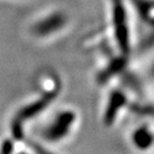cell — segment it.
I'll use <instances>...</instances> for the list:
<instances>
[{
    "mask_svg": "<svg viewBox=\"0 0 154 154\" xmlns=\"http://www.w3.org/2000/svg\"><path fill=\"white\" fill-rule=\"evenodd\" d=\"M151 137V135H149V133H148L147 130H139V131H136V132L134 133V137ZM143 140L144 138H139V139H135L134 140V144L135 147H137V146H139V147L143 148ZM154 139H151V138H146V149H147L148 147H150V141H153Z\"/></svg>",
    "mask_w": 154,
    "mask_h": 154,
    "instance_id": "obj_1",
    "label": "cell"
}]
</instances>
